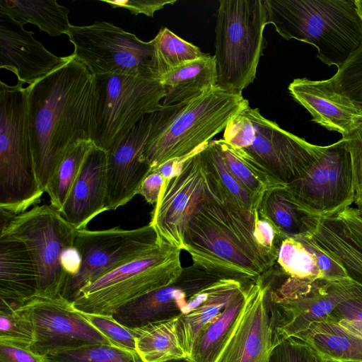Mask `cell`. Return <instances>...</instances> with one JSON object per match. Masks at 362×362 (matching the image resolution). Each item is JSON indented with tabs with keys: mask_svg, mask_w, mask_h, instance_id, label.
Returning a JSON list of instances; mask_svg holds the SVG:
<instances>
[{
	"mask_svg": "<svg viewBox=\"0 0 362 362\" xmlns=\"http://www.w3.org/2000/svg\"><path fill=\"white\" fill-rule=\"evenodd\" d=\"M344 139L351 156L356 201L362 195V126Z\"/></svg>",
	"mask_w": 362,
	"mask_h": 362,
	"instance_id": "7bdbcfd3",
	"label": "cell"
},
{
	"mask_svg": "<svg viewBox=\"0 0 362 362\" xmlns=\"http://www.w3.org/2000/svg\"><path fill=\"white\" fill-rule=\"evenodd\" d=\"M166 180L158 173L151 171L144 180L137 194L142 196L150 204H156Z\"/></svg>",
	"mask_w": 362,
	"mask_h": 362,
	"instance_id": "7dc6e473",
	"label": "cell"
},
{
	"mask_svg": "<svg viewBox=\"0 0 362 362\" xmlns=\"http://www.w3.org/2000/svg\"><path fill=\"white\" fill-rule=\"evenodd\" d=\"M0 362H47L29 348L0 341Z\"/></svg>",
	"mask_w": 362,
	"mask_h": 362,
	"instance_id": "f6af8a7d",
	"label": "cell"
},
{
	"mask_svg": "<svg viewBox=\"0 0 362 362\" xmlns=\"http://www.w3.org/2000/svg\"><path fill=\"white\" fill-rule=\"evenodd\" d=\"M16 309L23 312L32 322L35 341L30 349L36 354L45 356L88 344L113 345L61 296L35 297Z\"/></svg>",
	"mask_w": 362,
	"mask_h": 362,
	"instance_id": "9a60e30c",
	"label": "cell"
},
{
	"mask_svg": "<svg viewBox=\"0 0 362 362\" xmlns=\"http://www.w3.org/2000/svg\"><path fill=\"white\" fill-rule=\"evenodd\" d=\"M357 210H358V212L360 214V216L362 217V208L357 206Z\"/></svg>",
	"mask_w": 362,
	"mask_h": 362,
	"instance_id": "11a10c76",
	"label": "cell"
},
{
	"mask_svg": "<svg viewBox=\"0 0 362 362\" xmlns=\"http://www.w3.org/2000/svg\"><path fill=\"white\" fill-rule=\"evenodd\" d=\"M249 107L243 95L216 86L185 103L144 153L151 171L172 159L186 160L206 146L228 124Z\"/></svg>",
	"mask_w": 362,
	"mask_h": 362,
	"instance_id": "8992f818",
	"label": "cell"
},
{
	"mask_svg": "<svg viewBox=\"0 0 362 362\" xmlns=\"http://www.w3.org/2000/svg\"><path fill=\"white\" fill-rule=\"evenodd\" d=\"M291 97L312 116V121L346 138L362 126V102L335 88L332 78H297L288 85Z\"/></svg>",
	"mask_w": 362,
	"mask_h": 362,
	"instance_id": "ffe728a7",
	"label": "cell"
},
{
	"mask_svg": "<svg viewBox=\"0 0 362 362\" xmlns=\"http://www.w3.org/2000/svg\"><path fill=\"white\" fill-rule=\"evenodd\" d=\"M26 88L32 154L45 192L68 151L80 141H91L97 98L95 76L74 57Z\"/></svg>",
	"mask_w": 362,
	"mask_h": 362,
	"instance_id": "6da1fadb",
	"label": "cell"
},
{
	"mask_svg": "<svg viewBox=\"0 0 362 362\" xmlns=\"http://www.w3.org/2000/svg\"><path fill=\"white\" fill-rule=\"evenodd\" d=\"M266 293L263 279L258 277L240 322L218 362H269L274 344Z\"/></svg>",
	"mask_w": 362,
	"mask_h": 362,
	"instance_id": "44dd1931",
	"label": "cell"
},
{
	"mask_svg": "<svg viewBox=\"0 0 362 362\" xmlns=\"http://www.w3.org/2000/svg\"><path fill=\"white\" fill-rule=\"evenodd\" d=\"M76 229L51 205H36L1 223L0 235L23 242L34 262L39 298L60 296L67 274L62 265L64 252L74 246Z\"/></svg>",
	"mask_w": 362,
	"mask_h": 362,
	"instance_id": "9c48e42d",
	"label": "cell"
},
{
	"mask_svg": "<svg viewBox=\"0 0 362 362\" xmlns=\"http://www.w3.org/2000/svg\"><path fill=\"white\" fill-rule=\"evenodd\" d=\"M186 160L178 158L172 159L164 163L152 171L160 173L166 180H168L180 173Z\"/></svg>",
	"mask_w": 362,
	"mask_h": 362,
	"instance_id": "681fc988",
	"label": "cell"
},
{
	"mask_svg": "<svg viewBox=\"0 0 362 362\" xmlns=\"http://www.w3.org/2000/svg\"><path fill=\"white\" fill-rule=\"evenodd\" d=\"M257 211L284 238L308 236L320 218L299 206L286 187L281 185L270 187L264 193Z\"/></svg>",
	"mask_w": 362,
	"mask_h": 362,
	"instance_id": "4316f807",
	"label": "cell"
},
{
	"mask_svg": "<svg viewBox=\"0 0 362 362\" xmlns=\"http://www.w3.org/2000/svg\"><path fill=\"white\" fill-rule=\"evenodd\" d=\"M92 141H82L71 148L51 177L45 192L50 205L59 211L76 180L83 161L93 147Z\"/></svg>",
	"mask_w": 362,
	"mask_h": 362,
	"instance_id": "d590c367",
	"label": "cell"
},
{
	"mask_svg": "<svg viewBox=\"0 0 362 362\" xmlns=\"http://www.w3.org/2000/svg\"><path fill=\"white\" fill-rule=\"evenodd\" d=\"M0 341L30 349L35 341V331L23 312L13 308L0 310Z\"/></svg>",
	"mask_w": 362,
	"mask_h": 362,
	"instance_id": "74e56055",
	"label": "cell"
},
{
	"mask_svg": "<svg viewBox=\"0 0 362 362\" xmlns=\"http://www.w3.org/2000/svg\"><path fill=\"white\" fill-rule=\"evenodd\" d=\"M225 277L193 263L173 283L126 303L112 317L131 329L180 317L196 307L194 299L200 291Z\"/></svg>",
	"mask_w": 362,
	"mask_h": 362,
	"instance_id": "ac0fdd59",
	"label": "cell"
},
{
	"mask_svg": "<svg viewBox=\"0 0 362 362\" xmlns=\"http://www.w3.org/2000/svg\"><path fill=\"white\" fill-rule=\"evenodd\" d=\"M264 0H220L216 11L215 54L217 86L241 95L256 78L265 47Z\"/></svg>",
	"mask_w": 362,
	"mask_h": 362,
	"instance_id": "5b68a950",
	"label": "cell"
},
{
	"mask_svg": "<svg viewBox=\"0 0 362 362\" xmlns=\"http://www.w3.org/2000/svg\"><path fill=\"white\" fill-rule=\"evenodd\" d=\"M245 113L252 122L254 136L243 148L279 185L286 186L301 177L320 156L322 147L281 128L250 106Z\"/></svg>",
	"mask_w": 362,
	"mask_h": 362,
	"instance_id": "5bb4252c",
	"label": "cell"
},
{
	"mask_svg": "<svg viewBox=\"0 0 362 362\" xmlns=\"http://www.w3.org/2000/svg\"><path fill=\"white\" fill-rule=\"evenodd\" d=\"M296 339L308 344L323 359L362 362V338L336 322L327 320L315 322Z\"/></svg>",
	"mask_w": 362,
	"mask_h": 362,
	"instance_id": "f546056e",
	"label": "cell"
},
{
	"mask_svg": "<svg viewBox=\"0 0 362 362\" xmlns=\"http://www.w3.org/2000/svg\"><path fill=\"white\" fill-rule=\"evenodd\" d=\"M252 281L235 277L218 279L208 287L206 296L199 305L178 317L177 332L187 357L199 334L224 309L236 293Z\"/></svg>",
	"mask_w": 362,
	"mask_h": 362,
	"instance_id": "484cf974",
	"label": "cell"
},
{
	"mask_svg": "<svg viewBox=\"0 0 362 362\" xmlns=\"http://www.w3.org/2000/svg\"><path fill=\"white\" fill-rule=\"evenodd\" d=\"M358 207H361L362 208V204H359L357 205Z\"/></svg>",
	"mask_w": 362,
	"mask_h": 362,
	"instance_id": "9f6ffc18",
	"label": "cell"
},
{
	"mask_svg": "<svg viewBox=\"0 0 362 362\" xmlns=\"http://www.w3.org/2000/svg\"><path fill=\"white\" fill-rule=\"evenodd\" d=\"M214 55L188 62L163 76L160 81L164 90L163 106L187 103L217 86Z\"/></svg>",
	"mask_w": 362,
	"mask_h": 362,
	"instance_id": "83f0119b",
	"label": "cell"
},
{
	"mask_svg": "<svg viewBox=\"0 0 362 362\" xmlns=\"http://www.w3.org/2000/svg\"><path fill=\"white\" fill-rule=\"evenodd\" d=\"M111 7L122 8L134 15L144 14L153 17L154 13L166 5H173L176 0H100Z\"/></svg>",
	"mask_w": 362,
	"mask_h": 362,
	"instance_id": "ee69618b",
	"label": "cell"
},
{
	"mask_svg": "<svg viewBox=\"0 0 362 362\" xmlns=\"http://www.w3.org/2000/svg\"><path fill=\"white\" fill-rule=\"evenodd\" d=\"M47 362H143L137 353L110 344H88L44 356Z\"/></svg>",
	"mask_w": 362,
	"mask_h": 362,
	"instance_id": "8d00e7d4",
	"label": "cell"
},
{
	"mask_svg": "<svg viewBox=\"0 0 362 362\" xmlns=\"http://www.w3.org/2000/svg\"><path fill=\"white\" fill-rule=\"evenodd\" d=\"M268 273H272V277L301 286L324 279L315 255L303 238H284L280 244L276 264Z\"/></svg>",
	"mask_w": 362,
	"mask_h": 362,
	"instance_id": "1f68e13d",
	"label": "cell"
},
{
	"mask_svg": "<svg viewBox=\"0 0 362 362\" xmlns=\"http://www.w3.org/2000/svg\"><path fill=\"white\" fill-rule=\"evenodd\" d=\"M294 202L318 217L332 216L355 201L351 154L344 139L325 146L299 179L285 186Z\"/></svg>",
	"mask_w": 362,
	"mask_h": 362,
	"instance_id": "7c38bea8",
	"label": "cell"
},
{
	"mask_svg": "<svg viewBox=\"0 0 362 362\" xmlns=\"http://www.w3.org/2000/svg\"><path fill=\"white\" fill-rule=\"evenodd\" d=\"M267 24L284 39L315 47L316 57L337 69L362 45L354 0H264Z\"/></svg>",
	"mask_w": 362,
	"mask_h": 362,
	"instance_id": "3957f363",
	"label": "cell"
},
{
	"mask_svg": "<svg viewBox=\"0 0 362 362\" xmlns=\"http://www.w3.org/2000/svg\"><path fill=\"white\" fill-rule=\"evenodd\" d=\"M152 41L154 71L158 81L175 68L207 54L202 52L199 47L180 37L168 28H160Z\"/></svg>",
	"mask_w": 362,
	"mask_h": 362,
	"instance_id": "e575fe53",
	"label": "cell"
},
{
	"mask_svg": "<svg viewBox=\"0 0 362 362\" xmlns=\"http://www.w3.org/2000/svg\"><path fill=\"white\" fill-rule=\"evenodd\" d=\"M354 3L357 8L358 13L362 20V0H354Z\"/></svg>",
	"mask_w": 362,
	"mask_h": 362,
	"instance_id": "f907efd6",
	"label": "cell"
},
{
	"mask_svg": "<svg viewBox=\"0 0 362 362\" xmlns=\"http://www.w3.org/2000/svg\"><path fill=\"white\" fill-rule=\"evenodd\" d=\"M257 213L244 212L216 199L209 189L187 221L184 250L194 264L223 276L250 280L264 276L276 259L255 239Z\"/></svg>",
	"mask_w": 362,
	"mask_h": 362,
	"instance_id": "7a4b0ae2",
	"label": "cell"
},
{
	"mask_svg": "<svg viewBox=\"0 0 362 362\" xmlns=\"http://www.w3.org/2000/svg\"><path fill=\"white\" fill-rule=\"evenodd\" d=\"M96 102L91 141L107 151L144 116L161 110V82L128 75H94Z\"/></svg>",
	"mask_w": 362,
	"mask_h": 362,
	"instance_id": "ba28073f",
	"label": "cell"
},
{
	"mask_svg": "<svg viewBox=\"0 0 362 362\" xmlns=\"http://www.w3.org/2000/svg\"><path fill=\"white\" fill-rule=\"evenodd\" d=\"M303 238L313 251L317 265L325 280L340 281L349 279L341 265L327 255L315 247L306 238L303 237Z\"/></svg>",
	"mask_w": 362,
	"mask_h": 362,
	"instance_id": "bcb514c9",
	"label": "cell"
},
{
	"mask_svg": "<svg viewBox=\"0 0 362 362\" xmlns=\"http://www.w3.org/2000/svg\"><path fill=\"white\" fill-rule=\"evenodd\" d=\"M201 150L185 161L179 175L166 180L151 211L148 224L154 229L160 245L184 250L187 221L208 194Z\"/></svg>",
	"mask_w": 362,
	"mask_h": 362,
	"instance_id": "2e32d148",
	"label": "cell"
},
{
	"mask_svg": "<svg viewBox=\"0 0 362 362\" xmlns=\"http://www.w3.org/2000/svg\"><path fill=\"white\" fill-rule=\"evenodd\" d=\"M325 320L336 322L349 332L362 338V298L340 303Z\"/></svg>",
	"mask_w": 362,
	"mask_h": 362,
	"instance_id": "60d3db41",
	"label": "cell"
},
{
	"mask_svg": "<svg viewBox=\"0 0 362 362\" xmlns=\"http://www.w3.org/2000/svg\"><path fill=\"white\" fill-rule=\"evenodd\" d=\"M335 215L341 218L362 242V217L358 214L357 208L349 206Z\"/></svg>",
	"mask_w": 362,
	"mask_h": 362,
	"instance_id": "c3c4849f",
	"label": "cell"
},
{
	"mask_svg": "<svg viewBox=\"0 0 362 362\" xmlns=\"http://www.w3.org/2000/svg\"><path fill=\"white\" fill-rule=\"evenodd\" d=\"M178 317L132 329L136 352L143 362H164L187 357L177 332Z\"/></svg>",
	"mask_w": 362,
	"mask_h": 362,
	"instance_id": "4dcf8cb0",
	"label": "cell"
},
{
	"mask_svg": "<svg viewBox=\"0 0 362 362\" xmlns=\"http://www.w3.org/2000/svg\"><path fill=\"white\" fill-rule=\"evenodd\" d=\"M81 313L114 346L136 352V339L132 329L119 323L112 316Z\"/></svg>",
	"mask_w": 362,
	"mask_h": 362,
	"instance_id": "ab89813d",
	"label": "cell"
},
{
	"mask_svg": "<svg viewBox=\"0 0 362 362\" xmlns=\"http://www.w3.org/2000/svg\"><path fill=\"white\" fill-rule=\"evenodd\" d=\"M66 35L74 59L93 75L120 74L156 79L153 44L105 21L71 25Z\"/></svg>",
	"mask_w": 362,
	"mask_h": 362,
	"instance_id": "30bf717a",
	"label": "cell"
},
{
	"mask_svg": "<svg viewBox=\"0 0 362 362\" xmlns=\"http://www.w3.org/2000/svg\"><path fill=\"white\" fill-rule=\"evenodd\" d=\"M107 151L95 145L86 156L79 173L59 211L76 230L106 210Z\"/></svg>",
	"mask_w": 362,
	"mask_h": 362,
	"instance_id": "7402d4cb",
	"label": "cell"
},
{
	"mask_svg": "<svg viewBox=\"0 0 362 362\" xmlns=\"http://www.w3.org/2000/svg\"><path fill=\"white\" fill-rule=\"evenodd\" d=\"M0 11L35 25L51 37L66 35L71 25L69 9L57 1L1 0Z\"/></svg>",
	"mask_w": 362,
	"mask_h": 362,
	"instance_id": "d6a6232c",
	"label": "cell"
},
{
	"mask_svg": "<svg viewBox=\"0 0 362 362\" xmlns=\"http://www.w3.org/2000/svg\"><path fill=\"white\" fill-rule=\"evenodd\" d=\"M23 25L0 11V69L14 74L17 83L31 86L69 62L74 56L54 55Z\"/></svg>",
	"mask_w": 362,
	"mask_h": 362,
	"instance_id": "d6986e66",
	"label": "cell"
},
{
	"mask_svg": "<svg viewBox=\"0 0 362 362\" xmlns=\"http://www.w3.org/2000/svg\"><path fill=\"white\" fill-rule=\"evenodd\" d=\"M164 362H192V361L188 358H177V359H173Z\"/></svg>",
	"mask_w": 362,
	"mask_h": 362,
	"instance_id": "f5cc1de1",
	"label": "cell"
},
{
	"mask_svg": "<svg viewBox=\"0 0 362 362\" xmlns=\"http://www.w3.org/2000/svg\"><path fill=\"white\" fill-rule=\"evenodd\" d=\"M159 245L149 224L134 229L76 230L74 246L81 265L75 275L66 278L60 296L72 303L86 285Z\"/></svg>",
	"mask_w": 362,
	"mask_h": 362,
	"instance_id": "8fae6325",
	"label": "cell"
},
{
	"mask_svg": "<svg viewBox=\"0 0 362 362\" xmlns=\"http://www.w3.org/2000/svg\"><path fill=\"white\" fill-rule=\"evenodd\" d=\"M37 292L36 269L25 245L0 235V310L18 308Z\"/></svg>",
	"mask_w": 362,
	"mask_h": 362,
	"instance_id": "603a6c76",
	"label": "cell"
},
{
	"mask_svg": "<svg viewBox=\"0 0 362 362\" xmlns=\"http://www.w3.org/2000/svg\"><path fill=\"white\" fill-rule=\"evenodd\" d=\"M214 141L235 178L246 191L259 202L269 188L280 186L243 148L235 147L223 139Z\"/></svg>",
	"mask_w": 362,
	"mask_h": 362,
	"instance_id": "836d02e7",
	"label": "cell"
},
{
	"mask_svg": "<svg viewBox=\"0 0 362 362\" xmlns=\"http://www.w3.org/2000/svg\"><path fill=\"white\" fill-rule=\"evenodd\" d=\"M254 283L255 280L236 293L224 309L199 334L188 356L192 362H218L240 322Z\"/></svg>",
	"mask_w": 362,
	"mask_h": 362,
	"instance_id": "d4e9b609",
	"label": "cell"
},
{
	"mask_svg": "<svg viewBox=\"0 0 362 362\" xmlns=\"http://www.w3.org/2000/svg\"><path fill=\"white\" fill-rule=\"evenodd\" d=\"M354 202L356 204V205H358L359 204H362V195L358 199H356Z\"/></svg>",
	"mask_w": 362,
	"mask_h": 362,
	"instance_id": "db71d44e",
	"label": "cell"
},
{
	"mask_svg": "<svg viewBox=\"0 0 362 362\" xmlns=\"http://www.w3.org/2000/svg\"><path fill=\"white\" fill-rule=\"evenodd\" d=\"M313 355L308 344L289 337L273 347L269 362H312Z\"/></svg>",
	"mask_w": 362,
	"mask_h": 362,
	"instance_id": "b9f144b4",
	"label": "cell"
},
{
	"mask_svg": "<svg viewBox=\"0 0 362 362\" xmlns=\"http://www.w3.org/2000/svg\"><path fill=\"white\" fill-rule=\"evenodd\" d=\"M331 78L337 90L353 100L362 102V45L337 69Z\"/></svg>",
	"mask_w": 362,
	"mask_h": 362,
	"instance_id": "f35d334b",
	"label": "cell"
},
{
	"mask_svg": "<svg viewBox=\"0 0 362 362\" xmlns=\"http://www.w3.org/2000/svg\"><path fill=\"white\" fill-rule=\"evenodd\" d=\"M200 155L211 194L244 212L255 214L260 202L246 191L230 173L214 140L201 150Z\"/></svg>",
	"mask_w": 362,
	"mask_h": 362,
	"instance_id": "f1b7e54d",
	"label": "cell"
},
{
	"mask_svg": "<svg viewBox=\"0 0 362 362\" xmlns=\"http://www.w3.org/2000/svg\"><path fill=\"white\" fill-rule=\"evenodd\" d=\"M314 352V351H313ZM312 362H341L332 360L323 359L314 353Z\"/></svg>",
	"mask_w": 362,
	"mask_h": 362,
	"instance_id": "816d5d0a",
	"label": "cell"
},
{
	"mask_svg": "<svg viewBox=\"0 0 362 362\" xmlns=\"http://www.w3.org/2000/svg\"><path fill=\"white\" fill-rule=\"evenodd\" d=\"M359 298H362V287L348 279H321L296 298L266 300L273 327L274 346L287 338H297L313 323L326 319L340 303Z\"/></svg>",
	"mask_w": 362,
	"mask_h": 362,
	"instance_id": "e0dca14e",
	"label": "cell"
},
{
	"mask_svg": "<svg viewBox=\"0 0 362 362\" xmlns=\"http://www.w3.org/2000/svg\"><path fill=\"white\" fill-rule=\"evenodd\" d=\"M180 250L159 245L86 285L72 303L78 311L112 316L122 305L173 283L183 271Z\"/></svg>",
	"mask_w": 362,
	"mask_h": 362,
	"instance_id": "52a82bcc",
	"label": "cell"
},
{
	"mask_svg": "<svg viewBox=\"0 0 362 362\" xmlns=\"http://www.w3.org/2000/svg\"><path fill=\"white\" fill-rule=\"evenodd\" d=\"M27 92L0 82V211L11 216L36 206L45 192L32 154Z\"/></svg>",
	"mask_w": 362,
	"mask_h": 362,
	"instance_id": "277c9868",
	"label": "cell"
},
{
	"mask_svg": "<svg viewBox=\"0 0 362 362\" xmlns=\"http://www.w3.org/2000/svg\"><path fill=\"white\" fill-rule=\"evenodd\" d=\"M306 238L310 243L336 261L348 277L362 287V242L339 216L320 217Z\"/></svg>",
	"mask_w": 362,
	"mask_h": 362,
	"instance_id": "cb8c5ba5",
	"label": "cell"
},
{
	"mask_svg": "<svg viewBox=\"0 0 362 362\" xmlns=\"http://www.w3.org/2000/svg\"><path fill=\"white\" fill-rule=\"evenodd\" d=\"M185 104L166 106L144 116L107 151L106 210L130 202L151 168L144 158L148 144L173 120Z\"/></svg>",
	"mask_w": 362,
	"mask_h": 362,
	"instance_id": "4fadbf2b",
	"label": "cell"
}]
</instances>
